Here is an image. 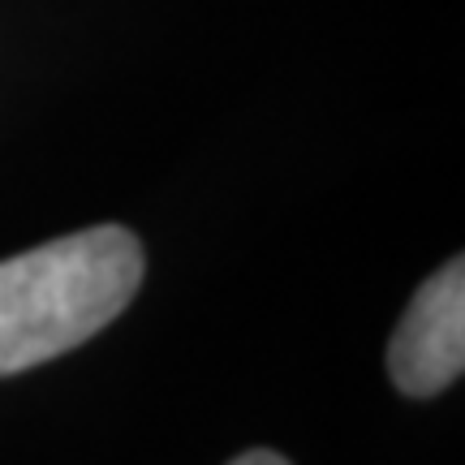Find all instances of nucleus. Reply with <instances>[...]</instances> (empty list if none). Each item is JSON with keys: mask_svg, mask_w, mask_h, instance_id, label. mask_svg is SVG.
Wrapping results in <instances>:
<instances>
[{"mask_svg": "<svg viewBox=\"0 0 465 465\" xmlns=\"http://www.w3.org/2000/svg\"><path fill=\"white\" fill-rule=\"evenodd\" d=\"M465 366V263L452 259L405 306L392 345L388 371L405 397L444 392Z\"/></svg>", "mask_w": 465, "mask_h": 465, "instance_id": "f03ea898", "label": "nucleus"}, {"mask_svg": "<svg viewBox=\"0 0 465 465\" xmlns=\"http://www.w3.org/2000/svg\"><path fill=\"white\" fill-rule=\"evenodd\" d=\"M143 284V246L121 224L56 237L0 263V375L52 362L104 332Z\"/></svg>", "mask_w": 465, "mask_h": 465, "instance_id": "f257e3e1", "label": "nucleus"}, {"mask_svg": "<svg viewBox=\"0 0 465 465\" xmlns=\"http://www.w3.org/2000/svg\"><path fill=\"white\" fill-rule=\"evenodd\" d=\"M229 465H289L284 457H276V452H246V457H237V461Z\"/></svg>", "mask_w": 465, "mask_h": 465, "instance_id": "7ed1b4c3", "label": "nucleus"}]
</instances>
